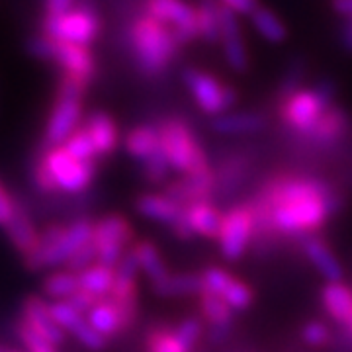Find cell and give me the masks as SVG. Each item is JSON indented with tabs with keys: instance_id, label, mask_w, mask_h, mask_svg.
<instances>
[{
	"instance_id": "1",
	"label": "cell",
	"mask_w": 352,
	"mask_h": 352,
	"mask_svg": "<svg viewBox=\"0 0 352 352\" xmlns=\"http://www.w3.org/2000/svg\"><path fill=\"white\" fill-rule=\"evenodd\" d=\"M129 45L133 63L145 78L163 76L182 50L173 30L145 12L135 16L129 25Z\"/></svg>"
},
{
	"instance_id": "2",
	"label": "cell",
	"mask_w": 352,
	"mask_h": 352,
	"mask_svg": "<svg viewBox=\"0 0 352 352\" xmlns=\"http://www.w3.org/2000/svg\"><path fill=\"white\" fill-rule=\"evenodd\" d=\"M28 51L39 61H50L57 65V69L61 71V78L76 82L78 87L87 88V90L98 71L96 57L88 45L51 39L43 36L41 32L38 36L28 39Z\"/></svg>"
},
{
	"instance_id": "3",
	"label": "cell",
	"mask_w": 352,
	"mask_h": 352,
	"mask_svg": "<svg viewBox=\"0 0 352 352\" xmlns=\"http://www.w3.org/2000/svg\"><path fill=\"white\" fill-rule=\"evenodd\" d=\"M337 82L333 78H321L311 87H303L278 100V118L284 126L296 131L298 135H305L317 120L327 112L337 100Z\"/></svg>"
},
{
	"instance_id": "4",
	"label": "cell",
	"mask_w": 352,
	"mask_h": 352,
	"mask_svg": "<svg viewBox=\"0 0 352 352\" xmlns=\"http://www.w3.org/2000/svg\"><path fill=\"white\" fill-rule=\"evenodd\" d=\"M94 223L88 219H78L71 226L51 223L41 231L38 251L25 256L24 263L30 270H41L65 264L82 245L92 241Z\"/></svg>"
},
{
	"instance_id": "5",
	"label": "cell",
	"mask_w": 352,
	"mask_h": 352,
	"mask_svg": "<svg viewBox=\"0 0 352 352\" xmlns=\"http://www.w3.org/2000/svg\"><path fill=\"white\" fill-rule=\"evenodd\" d=\"M161 147L168 159L170 168L180 175H192L210 168L212 163L204 151L192 127L180 118H166L159 126Z\"/></svg>"
},
{
	"instance_id": "6",
	"label": "cell",
	"mask_w": 352,
	"mask_h": 352,
	"mask_svg": "<svg viewBox=\"0 0 352 352\" xmlns=\"http://www.w3.org/2000/svg\"><path fill=\"white\" fill-rule=\"evenodd\" d=\"M87 88L78 87L67 78L59 80L57 94L51 106L45 129H43V145L45 149L59 147L75 133L82 124V102Z\"/></svg>"
},
{
	"instance_id": "7",
	"label": "cell",
	"mask_w": 352,
	"mask_h": 352,
	"mask_svg": "<svg viewBox=\"0 0 352 352\" xmlns=\"http://www.w3.org/2000/svg\"><path fill=\"white\" fill-rule=\"evenodd\" d=\"M180 78L188 90L190 98L198 106V110L212 118L231 112L233 106L239 102L237 88H233L223 78H219L210 71H204L198 67H184Z\"/></svg>"
},
{
	"instance_id": "8",
	"label": "cell",
	"mask_w": 352,
	"mask_h": 352,
	"mask_svg": "<svg viewBox=\"0 0 352 352\" xmlns=\"http://www.w3.org/2000/svg\"><path fill=\"white\" fill-rule=\"evenodd\" d=\"M39 30L43 36L59 41L92 45L102 34V16L88 4H76L61 16H41Z\"/></svg>"
},
{
	"instance_id": "9",
	"label": "cell",
	"mask_w": 352,
	"mask_h": 352,
	"mask_svg": "<svg viewBox=\"0 0 352 352\" xmlns=\"http://www.w3.org/2000/svg\"><path fill=\"white\" fill-rule=\"evenodd\" d=\"M47 170L53 176L57 190L67 194H78L87 190L96 178V163L94 161H78L71 153L59 147H50L41 155Z\"/></svg>"
},
{
	"instance_id": "10",
	"label": "cell",
	"mask_w": 352,
	"mask_h": 352,
	"mask_svg": "<svg viewBox=\"0 0 352 352\" xmlns=\"http://www.w3.org/2000/svg\"><path fill=\"white\" fill-rule=\"evenodd\" d=\"M133 227L126 215H104L92 229V243L96 247L98 263L116 268L127 252V247L133 243Z\"/></svg>"
},
{
	"instance_id": "11",
	"label": "cell",
	"mask_w": 352,
	"mask_h": 352,
	"mask_svg": "<svg viewBox=\"0 0 352 352\" xmlns=\"http://www.w3.org/2000/svg\"><path fill=\"white\" fill-rule=\"evenodd\" d=\"M143 12L168 25L182 47L198 39L196 4L188 0H145Z\"/></svg>"
},
{
	"instance_id": "12",
	"label": "cell",
	"mask_w": 352,
	"mask_h": 352,
	"mask_svg": "<svg viewBox=\"0 0 352 352\" xmlns=\"http://www.w3.org/2000/svg\"><path fill=\"white\" fill-rule=\"evenodd\" d=\"M254 235V214L251 201L233 206L227 214H223L221 229H219V249L226 261H239L247 252V247Z\"/></svg>"
},
{
	"instance_id": "13",
	"label": "cell",
	"mask_w": 352,
	"mask_h": 352,
	"mask_svg": "<svg viewBox=\"0 0 352 352\" xmlns=\"http://www.w3.org/2000/svg\"><path fill=\"white\" fill-rule=\"evenodd\" d=\"M217 45L221 47L223 59L231 71L235 73L249 71L251 57H249V50L241 32L239 16L223 8L221 4H219V43Z\"/></svg>"
},
{
	"instance_id": "14",
	"label": "cell",
	"mask_w": 352,
	"mask_h": 352,
	"mask_svg": "<svg viewBox=\"0 0 352 352\" xmlns=\"http://www.w3.org/2000/svg\"><path fill=\"white\" fill-rule=\"evenodd\" d=\"M217 188V180H215L214 166L200 170V173H192V175H182L180 180L170 182L163 194H166L170 200H175L180 206H188L194 201H210L212 194Z\"/></svg>"
},
{
	"instance_id": "15",
	"label": "cell",
	"mask_w": 352,
	"mask_h": 352,
	"mask_svg": "<svg viewBox=\"0 0 352 352\" xmlns=\"http://www.w3.org/2000/svg\"><path fill=\"white\" fill-rule=\"evenodd\" d=\"M200 311L206 323L210 325V340L212 342H223L233 325V309L231 305L214 292L201 288L200 292Z\"/></svg>"
},
{
	"instance_id": "16",
	"label": "cell",
	"mask_w": 352,
	"mask_h": 352,
	"mask_svg": "<svg viewBox=\"0 0 352 352\" xmlns=\"http://www.w3.org/2000/svg\"><path fill=\"white\" fill-rule=\"evenodd\" d=\"M22 321H25L30 327L38 331L41 337H45L55 346L63 344L65 339H67V333L55 321V317L51 315L50 303L39 296L25 298L24 305H22Z\"/></svg>"
},
{
	"instance_id": "17",
	"label": "cell",
	"mask_w": 352,
	"mask_h": 352,
	"mask_svg": "<svg viewBox=\"0 0 352 352\" xmlns=\"http://www.w3.org/2000/svg\"><path fill=\"white\" fill-rule=\"evenodd\" d=\"M349 129H351V116L342 106L335 104L317 120V124L303 135V139L314 145L327 147L344 138Z\"/></svg>"
},
{
	"instance_id": "18",
	"label": "cell",
	"mask_w": 352,
	"mask_h": 352,
	"mask_svg": "<svg viewBox=\"0 0 352 352\" xmlns=\"http://www.w3.org/2000/svg\"><path fill=\"white\" fill-rule=\"evenodd\" d=\"M8 241L12 243V247L20 252L22 256H30L38 251L39 241H41V231L34 223L32 215L28 214L24 206L16 200V210H14L12 219L8 221V226L4 227Z\"/></svg>"
},
{
	"instance_id": "19",
	"label": "cell",
	"mask_w": 352,
	"mask_h": 352,
	"mask_svg": "<svg viewBox=\"0 0 352 352\" xmlns=\"http://www.w3.org/2000/svg\"><path fill=\"white\" fill-rule=\"evenodd\" d=\"M85 129L94 143V149L98 157H110L120 145V127L112 116L102 110H94L85 120Z\"/></svg>"
},
{
	"instance_id": "20",
	"label": "cell",
	"mask_w": 352,
	"mask_h": 352,
	"mask_svg": "<svg viewBox=\"0 0 352 352\" xmlns=\"http://www.w3.org/2000/svg\"><path fill=\"white\" fill-rule=\"evenodd\" d=\"M266 126L261 112H226L210 120V127L219 135H251Z\"/></svg>"
},
{
	"instance_id": "21",
	"label": "cell",
	"mask_w": 352,
	"mask_h": 352,
	"mask_svg": "<svg viewBox=\"0 0 352 352\" xmlns=\"http://www.w3.org/2000/svg\"><path fill=\"white\" fill-rule=\"evenodd\" d=\"M303 251L307 254V258L311 261V264L319 270V274L327 282H342L344 270L340 266L339 258L333 254L331 247L321 237H317V235L305 237L303 239Z\"/></svg>"
},
{
	"instance_id": "22",
	"label": "cell",
	"mask_w": 352,
	"mask_h": 352,
	"mask_svg": "<svg viewBox=\"0 0 352 352\" xmlns=\"http://www.w3.org/2000/svg\"><path fill=\"white\" fill-rule=\"evenodd\" d=\"M135 210L139 215L147 219L170 227L182 215L184 206L170 200L166 194H141L135 200Z\"/></svg>"
},
{
	"instance_id": "23",
	"label": "cell",
	"mask_w": 352,
	"mask_h": 352,
	"mask_svg": "<svg viewBox=\"0 0 352 352\" xmlns=\"http://www.w3.org/2000/svg\"><path fill=\"white\" fill-rule=\"evenodd\" d=\"M186 217L194 235H200L204 239H217L219 229L223 221V214L215 208L212 201H194L184 206Z\"/></svg>"
},
{
	"instance_id": "24",
	"label": "cell",
	"mask_w": 352,
	"mask_h": 352,
	"mask_svg": "<svg viewBox=\"0 0 352 352\" xmlns=\"http://www.w3.org/2000/svg\"><path fill=\"white\" fill-rule=\"evenodd\" d=\"M124 147L129 157L139 163H145L151 155L161 149L159 126H138L127 131Z\"/></svg>"
},
{
	"instance_id": "25",
	"label": "cell",
	"mask_w": 352,
	"mask_h": 352,
	"mask_svg": "<svg viewBox=\"0 0 352 352\" xmlns=\"http://www.w3.org/2000/svg\"><path fill=\"white\" fill-rule=\"evenodd\" d=\"M325 311L339 325H346L352 319V289L342 282H329L321 292Z\"/></svg>"
},
{
	"instance_id": "26",
	"label": "cell",
	"mask_w": 352,
	"mask_h": 352,
	"mask_svg": "<svg viewBox=\"0 0 352 352\" xmlns=\"http://www.w3.org/2000/svg\"><path fill=\"white\" fill-rule=\"evenodd\" d=\"M249 20H251L252 30L264 39V41H268V43H284L286 39H288L289 32H288V25L286 22L278 16L272 8H268V6H258L254 12L249 16Z\"/></svg>"
},
{
	"instance_id": "27",
	"label": "cell",
	"mask_w": 352,
	"mask_h": 352,
	"mask_svg": "<svg viewBox=\"0 0 352 352\" xmlns=\"http://www.w3.org/2000/svg\"><path fill=\"white\" fill-rule=\"evenodd\" d=\"M153 292L159 298H182V296H200L204 282L201 274H168L161 282L151 284Z\"/></svg>"
},
{
	"instance_id": "28",
	"label": "cell",
	"mask_w": 352,
	"mask_h": 352,
	"mask_svg": "<svg viewBox=\"0 0 352 352\" xmlns=\"http://www.w3.org/2000/svg\"><path fill=\"white\" fill-rule=\"evenodd\" d=\"M131 251L135 254L138 258L139 268L143 270V274L151 280V284H157L161 282L164 276H168L166 272V264H164L163 256L159 252V247L151 243V241L143 239V241H135L131 245Z\"/></svg>"
},
{
	"instance_id": "29",
	"label": "cell",
	"mask_w": 352,
	"mask_h": 352,
	"mask_svg": "<svg viewBox=\"0 0 352 352\" xmlns=\"http://www.w3.org/2000/svg\"><path fill=\"white\" fill-rule=\"evenodd\" d=\"M87 315L88 323L92 325V329H96L102 337H106V339H112L118 333L124 331L120 314H118L116 305L108 298H102L100 302L96 303Z\"/></svg>"
},
{
	"instance_id": "30",
	"label": "cell",
	"mask_w": 352,
	"mask_h": 352,
	"mask_svg": "<svg viewBox=\"0 0 352 352\" xmlns=\"http://www.w3.org/2000/svg\"><path fill=\"white\" fill-rule=\"evenodd\" d=\"M196 22H198V39L208 45H217L219 43V2L200 0L196 4Z\"/></svg>"
},
{
	"instance_id": "31",
	"label": "cell",
	"mask_w": 352,
	"mask_h": 352,
	"mask_svg": "<svg viewBox=\"0 0 352 352\" xmlns=\"http://www.w3.org/2000/svg\"><path fill=\"white\" fill-rule=\"evenodd\" d=\"M113 280H116V268L102 263H94L78 274L80 289H87L98 298H106L110 294Z\"/></svg>"
},
{
	"instance_id": "32",
	"label": "cell",
	"mask_w": 352,
	"mask_h": 352,
	"mask_svg": "<svg viewBox=\"0 0 352 352\" xmlns=\"http://www.w3.org/2000/svg\"><path fill=\"white\" fill-rule=\"evenodd\" d=\"M249 170V159L245 155H231L223 159L215 168V180L217 188L235 190L243 182V176Z\"/></svg>"
},
{
	"instance_id": "33",
	"label": "cell",
	"mask_w": 352,
	"mask_h": 352,
	"mask_svg": "<svg viewBox=\"0 0 352 352\" xmlns=\"http://www.w3.org/2000/svg\"><path fill=\"white\" fill-rule=\"evenodd\" d=\"M78 289H80L78 274L69 272V270L51 272L50 276L43 280V284H41L43 296L53 300V302H57V300H69Z\"/></svg>"
},
{
	"instance_id": "34",
	"label": "cell",
	"mask_w": 352,
	"mask_h": 352,
	"mask_svg": "<svg viewBox=\"0 0 352 352\" xmlns=\"http://www.w3.org/2000/svg\"><path fill=\"white\" fill-rule=\"evenodd\" d=\"M145 344H147V352H190L176 337L175 327L168 325H157L149 329Z\"/></svg>"
},
{
	"instance_id": "35",
	"label": "cell",
	"mask_w": 352,
	"mask_h": 352,
	"mask_svg": "<svg viewBox=\"0 0 352 352\" xmlns=\"http://www.w3.org/2000/svg\"><path fill=\"white\" fill-rule=\"evenodd\" d=\"M305 76H307V63H305L303 57H294L292 61H288V67L284 69L280 85H278L276 102L303 88V78Z\"/></svg>"
},
{
	"instance_id": "36",
	"label": "cell",
	"mask_w": 352,
	"mask_h": 352,
	"mask_svg": "<svg viewBox=\"0 0 352 352\" xmlns=\"http://www.w3.org/2000/svg\"><path fill=\"white\" fill-rule=\"evenodd\" d=\"M50 307L51 315L55 317V321L61 325V329H63L65 333H71L73 337H75L76 331L87 323V319L82 317V314H80L78 309H75L67 300L51 302Z\"/></svg>"
},
{
	"instance_id": "37",
	"label": "cell",
	"mask_w": 352,
	"mask_h": 352,
	"mask_svg": "<svg viewBox=\"0 0 352 352\" xmlns=\"http://www.w3.org/2000/svg\"><path fill=\"white\" fill-rule=\"evenodd\" d=\"M63 147L78 161H94L96 163V159H98V153L94 149V143L85 126L78 127L75 133L65 141Z\"/></svg>"
},
{
	"instance_id": "38",
	"label": "cell",
	"mask_w": 352,
	"mask_h": 352,
	"mask_svg": "<svg viewBox=\"0 0 352 352\" xmlns=\"http://www.w3.org/2000/svg\"><path fill=\"white\" fill-rule=\"evenodd\" d=\"M14 331H16V337L20 339V342L24 344L28 352H59L53 342H50L45 337H41L38 331H34L22 319L16 323Z\"/></svg>"
},
{
	"instance_id": "39",
	"label": "cell",
	"mask_w": 352,
	"mask_h": 352,
	"mask_svg": "<svg viewBox=\"0 0 352 352\" xmlns=\"http://www.w3.org/2000/svg\"><path fill=\"white\" fill-rule=\"evenodd\" d=\"M221 298L231 305V309L243 311V309H247V307L252 303V300H254V294H252V289L249 288L243 280L233 276V280L229 282V286L223 289Z\"/></svg>"
},
{
	"instance_id": "40",
	"label": "cell",
	"mask_w": 352,
	"mask_h": 352,
	"mask_svg": "<svg viewBox=\"0 0 352 352\" xmlns=\"http://www.w3.org/2000/svg\"><path fill=\"white\" fill-rule=\"evenodd\" d=\"M141 166H143V175L151 184H163L164 178L168 176V170H170V164H168L163 147L155 155H151L145 163H141Z\"/></svg>"
},
{
	"instance_id": "41",
	"label": "cell",
	"mask_w": 352,
	"mask_h": 352,
	"mask_svg": "<svg viewBox=\"0 0 352 352\" xmlns=\"http://www.w3.org/2000/svg\"><path fill=\"white\" fill-rule=\"evenodd\" d=\"M176 337L180 339V342L188 349L190 352L194 351V346L198 344L201 333H204V325H201L200 319L196 317H186L184 321H180L175 327Z\"/></svg>"
},
{
	"instance_id": "42",
	"label": "cell",
	"mask_w": 352,
	"mask_h": 352,
	"mask_svg": "<svg viewBox=\"0 0 352 352\" xmlns=\"http://www.w3.org/2000/svg\"><path fill=\"white\" fill-rule=\"evenodd\" d=\"M94 263H98V256H96V247H94V243L90 241L87 245H82V247L65 263V270L75 272V274H80L82 270H87L88 266H92Z\"/></svg>"
},
{
	"instance_id": "43",
	"label": "cell",
	"mask_w": 352,
	"mask_h": 352,
	"mask_svg": "<svg viewBox=\"0 0 352 352\" xmlns=\"http://www.w3.org/2000/svg\"><path fill=\"white\" fill-rule=\"evenodd\" d=\"M302 339L309 346H325L331 342V329L323 321H309L302 327Z\"/></svg>"
},
{
	"instance_id": "44",
	"label": "cell",
	"mask_w": 352,
	"mask_h": 352,
	"mask_svg": "<svg viewBox=\"0 0 352 352\" xmlns=\"http://www.w3.org/2000/svg\"><path fill=\"white\" fill-rule=\"evenodd\" d=\"M75 339L80 344H85L87 349H90V351H102L106 346V340H108L106 337H102L96 329H92V325L88 323V319L87 323L75 333Z\"/></svg>"
},
{
	"instance_id": "45",
	"label": "cell",
	"mask_w": 352,
	"mask_h": 352,
	"mask_svg": "<svg viewBox=\"0 0 352 352\" xmlns=\"http://www.w3.org/2000/svg\"><path fill=\"white\" fill-rule=\"evenodd\" d=\"M34 180H36V186H38L41 192H57V184H55V180H53V176L47 170V166L45 163L41 161V157L38 159V163L34 166Z\"/></svg>"
},
{
	"instance_id": "46",
	"label": "cell",
	"mask_w": 352,
	"mask_h": 352,
	"mask_svg": "<svg viewBox=\"0 0 352 352\" xmlns=\"http://www.w3.org/2000/svg\"><path fill=\"white\" fill-rule=\"evenodd\" d=\"M14 210H16V200L0 180V227L8 226V221L12 219Z\"/></svg>"
},
{
	"instance_id": "47",
	"label": "cell",
	"mask_w": 352,
	"mask_h": 352,
	"mask_svg": "<svg viewBox=\"0 0 352 352\" xmlns=\"http://www.w3.org/2000/svg\"><path fill=\"white\" fill-rule=\"evenodd\" d=\"M102 298H98V296H94V294H90V292H87V289H78L76 294H73L67 302L71 303L75 309H78L80 314H88L96 303L100 302Z\"/></svg>"
},
{
	"instance_id": "48",
	"label": "cell",
	"mask_w": 352,
	"mask_h": 352,
	"mask_svg": "<svg viewBox=\"0 0 352 352\" xmlns=\"http://www.w3.org/2000/svg\"><path fill=\"white\" fill-rule=\"evenodd\" d=\"M217 2L237 16H251L261 6V0H217Z\"/></svg>"
},
{
	"instance_id": "49",
	"label": "cell",
	"mask_w": 352,
	"mask_h": 352,
	"mask_svg": "<svg viewBox=\"0 0 352 352\" xmlns=\"http://www.w3.org/2000/svg\"><path fill=\"white\" fill-rule=\"evenodd\" d=\"M75 6L76 0H43V16H61Z\"/></svg>"
},
{
	"instance_id": "50",
	"label": "cell",
	"mask_w": 352,
	"mask_h": 352,
	"mask_svg": "<svg viewBox=\"0 0 352 352\" xmlns=\"http://www.w3.org/2000/svg\"><path fill=\"white\" fill-rule=\"evenodd\" d=\"M331 6L344 20H352V0H331Z\"/></svg>"
},
{
	"instance_id": "51",
	"label": "cell",
	"mask_w": 352,
	"mask_h": 352,
	"mask_svg": "<svg viewBox=\"0 0 352 352\" xmlns=\"http://www.w3.org/2000/svg\"><path fill=\"white\" fill-rule=\"evenodd\" d=\"M339 39H340V45L352 53V20H344V24H342V28H340Z\"/></svg>"
},
{
	"instance_id": "52",
	"label": "cell",
	"mask_w": 352,
	"mask_h": 352,
	"mask_svg": "<svg viewBox=\"0 0 352 352\" xmlns=\"http://www.w3.org/2000/svg\"><path fill=\"white\" fill-rule=\"evenodd\" d=\"M0 352H20V351H0Z\"/></svg>"
}]
</instances>
